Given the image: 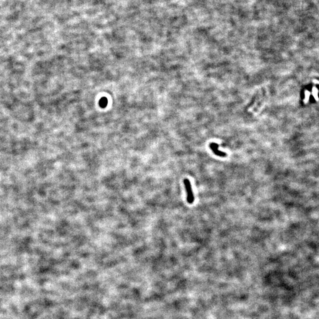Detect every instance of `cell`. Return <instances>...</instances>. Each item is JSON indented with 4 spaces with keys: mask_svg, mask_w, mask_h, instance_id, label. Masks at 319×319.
<instances>
[{
    "mask_svg": "<svg viewBox=\"0 0 319 319\" xmlns=\"http://www.w3.org/2000/svg\"><path fill=\"white\" fill-rule=\"evenodd\" d=\"M107 103H108L107 99H106L105 98H102V99H101L100 102H99V104H100V105H101V107H105V106L106 105Z\"/></svg>",
    "mask_w": 319,
    "mask_h": 319,
    "instance_id": "3",
    "label": "cell"
},
{
    "mask_svg": "<svg viewBox=\"0 0 319 319\" xmlns=\"http://www.w3.org/2000/svg\"><path fill=\"white\" fill-rule=\"evenodd\" d=\"M219 144L215 143H212L210 144V148L212 149V151L213 152V153L219 157H225L227 156V154L225 152L221 151L218 149Z\"/></svg>",
    "mask_w": 319,
    "mask_h": 319,
    "instance_id": "2",
    "label": "cell"
},
{
    "mask_svg": "<svg viewBox=\"0 0 319 319\" xmlns=\"http://www.w3.org/2000/svg\"><path fill=\"white\" fill-rule=\"evenodd\" d=\"M183 183L187 192V201L189 204H192L194 200V197L192 191L191 183L188 179H184Z\"/></svg>",
    "mask_w": 319,
    "mask_h": 319,
    "instance_id": "1",
    "label": "cell"
}]
</instances>
